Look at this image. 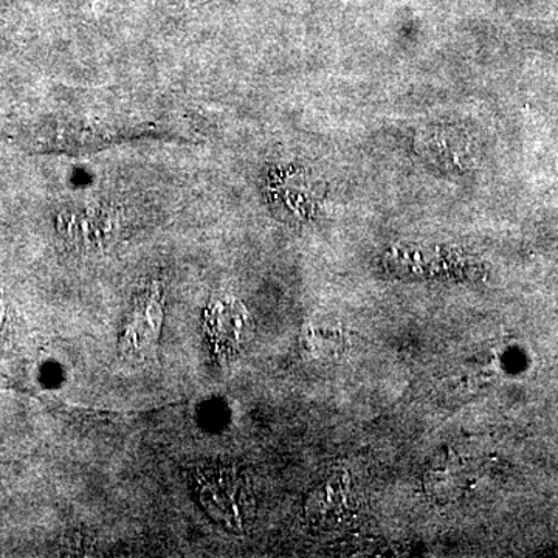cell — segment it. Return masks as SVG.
I'll use <instances>...</instances> for the list:
<instances>
[{
	"label": "cell",
	"instance_id": "1",
	"mask_svg": "<svg viewBox=\"0 0 558 558\" xmlns=\"http://www.w3.org/2000/svg\"><path fill=\"white\" fill-rule=\"evenodd\" d=\"M194 486L201 505L218 523L227 529L247 527L255 512L248 481L236 469L209 465L194 473Z\"/></svg>",
	"mask_w": 558,
	"mask_h": 558
},
{
	"label": "cell",
	"instance_id": "2",
	"mask_svg": "<svg viewBox=\"0 0 558 558\" xmlns=\"http://www.w3.org/2000/svg\"><path fill=\"white\" fill-rule=\"evenodd\" d=\"M427 476L428 487L436 490V494L446 495V497L457 495L470 480L468 473H465L464 462L461 458L453 457V454L438 459L433 468H429Z\"/></svg>",
	"mask_w": 558,
	"mask_h": 558
},
{
	"label": "cell",
	"instance_id": "3",
	"mask_svg": "<svg viewBox=\"0 0 558 558\" xmlns=\"http://www.w3.org/2000/svg\"><path fill=\"white\" fill-rule=\"evenodd\" d=\"M92 5H94V9L97 11H100L105 9L106 3H108V0H90Z\"/></svg>",
	"mask_w": 558,
	"mask_h": 558
}]
</instances>
